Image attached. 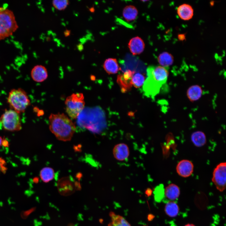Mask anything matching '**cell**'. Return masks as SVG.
Segmentation results:
<instances>
[{
	"mask_svg": "<svg viewBox=\"0 0 226 226\" xmlns=\"http://www.w3.org/2000/svg\"><path fill=\"white\" fill-rule=\"evenodd\" d=\"M51 131L58 140H70L76 130L73 121L64 113L51 114L49 117Z\"/></svg>",
	"mask_w": 226,
	"mask_h": 226,
	"instance_id": "1",
	"label": "cell"
},
{
	"mask_svg": "<svg viewBox=\"0 0 226 226\" xmlns=\"http://www.w3.org/2000/svg\"><path fill=\"white\" fill-rule=\"evenodd\" d=\"M18 28L13 11L5 7H0V40L12 35Z\"/></svg>",
	"mask_w": 226,
	"mask_h": 226,
	"instance_id": "2",
	"label": "cell"
},
{
	"mask_svg": "<svg viewBox=\"0 0 226 226\" xmlns=\"http://www.w3.org/2000/svg\"><path fill=\"white\" fill-rule=\"evenodd\" d=\"M8 103L11 109L20 113L24 112L30 102L26 91L21 88L13 89L9 93Z\"/></svg>",
	"mask_w": 226,
	"mask_h": 226,
	"instance_id": "3",
	"label": "cell"
},
{
	"mask_svg": "<svg viewBox=\"0 0 226 226\" xmlns=\"http://www.w3.org/2000/svg\"><path fill=\"white\" fill-rule=\"evenodd\" d=\"M66 111L73 119L77 118L84 108L85 102L82 93H73L67 97L65 102Z\"/></svg>",
	"mask_w": 226,
	"mask_h": 226,
	"instance_id": "4",
	"label": "cell"
},
{
	"mask_svg": "<svg viewBox=\"0 0 226 226\" xmlns=\"http://www.w3.org/2000/svg\"><path fill=\"white\" fill-rule=\"evenodd\" d=\"M0 122L7 131H17L22 128L20 113L11 109L5 110L0 118Z\"/></svg>",
	"mask_w": 226,
	"mask_h": 226,
	"instance_id": "5",
	"label": "cell"
},
{
	"mask_svg": "<svg viewBox=\"0 0 226 226\" xmlns=\"http://www.w3.org/2000/svg\"><path fill=\"white\" fill-rule=\"evenodd\" d=\"M147 72V78L143 87V91L146 96L153 99L159 93L163 85L153 76L148 67Z\"/></svg>",
	"mask_w": 226,
	"mask_h": 226,
	"instance_id": "6",
	"label": "cell"
},
{
	"mask_svg": "<svg viewBox=\"0 0 226 226\" xmlns=\"http://www.w3.org/2000/svg\"><path fill=\"white\" fill-rule=\"evenodd\" d=\"M212 181L216 188L223 192L226 186V163L221 162L217 165L213 173Z\"/></svg>",
	"mask_w": 226,
	"mask_h": 226,
	"instance_id": "7",
	"label": "cell"
},
{
	"mask_svg": "<svg viewBox=\"0 0 226 226\" xmlns=\"http://www.w3.org/2000/svg\"><path fill=\"white\" fill-rule=\"evenodd\" d=\"M73 181L69 177H66L61 179L58 181L57 188L61 194L64 196L70 195L74 192L76 188H78L77 184Z\"/></svg>",
	"mask_w": 226,
	"mask_h": 226,
	"instance_id": "8",
	"label": "cell"
},
{
	"mask_svg": "<svg viewBox=\"0 0 226 226\" xmlns=\"http://www.w3.org/2000/svg\"><path fill=\"white\" fill-rule=\"evenodd\" d=\"M176 169L179 175L184 178H186L190 176L193 173L194 165L189 160L183 159L177 164Z\"/></svg>",
	"mask_w": 226,
	"mask_h": 226,
	"instance_id": "9",
	"label": "cell"
},
{
	"mask_svg": "<svg viewBox=\"0 0 226 226\" xmlns=\"http://www.w3.org/2000/svg\"><path fill=\"white\" fill-rule=\"evenodd\" d=\"M135 73L134 71L129 70L126 71L123 74L118 76L117 81L123 92H125L130 89L132 85V78Z\"/></svg>",
	"mask_w": 226,
	"mask_h": 226,
	"instance_id": "10",
	"label": "cell"
},
{
	"mask_svg": "<svg viewBox=\"0 0 226 226\" xmlns=\"http://www.w3.org/2000/svg\"><path fill=\"white\" fill-rule=\"evenodd\" d=\"M148 67L154 76L162 85L166 83L168 76V67L153 66Z\"/></svg>",
	"mask_w": 226,
	"mask_h": 226,
	"instance_id": "11",
	"label": "cell"
},
{
	"mask_svg": "<svg viewBox=\"0 0 226 226\" xmlns=\"http://www.w3.org/2000/svg\"><path fill=\"white\" fill-rule=\"evenodd\" d=\"M129 150L128 146L124 143L116 145L113 150V155L117 160L122 161L127 159L129 155Z\"/></svg>",
	"mask_w": 226,
	"mask_h": 226,
	"instance_id": "12",
	"label": "cell"
},
{
	"mask_svg": "<svg viewBox=\"0 0 226 226\" xmlns=\"http://www.w3.org/2000/svg\"><path fill=\"white\" fill-rule=\"evenodd\" d=\"M32 79L37 82H42L48 77V72L46 67L42 65L35 66L31 71Z\"/></svg>",
	"mask_w": 226,
	"mask_h": 226,
	"instance_id": "13",
	"label": "cell"
},
{
	"mask_svg": "<svg viewBox=\"0 0 226 226\" xmlns=\"http://www.w3.org/2000/svg\"><path fill=\"white\" fill-rule=\"evenodd\" d=\"M131 52L133 55L139 54L143 51L145 44L143 40L137 36L132 38L128 44Z\"/></svg>",
	"mask_w": 226,
	"mask_h": 226,
	"instance_id": "14",
	"label": "cell"
},
{
	"mask_svg": "<svg viewBox=\"0 0 226 226\" xmlns=\"http://www.w3.org/2000/svg\"><path fill=\"white\" fill-rule=\"evenodd\" d=\"M177 13L179 17L184 20L191 19L193 15V10L191 5L184 4L179 6Z\"/></svg>",
	"mask_w": 226,
	"mask_h": 226,
	"instance_id": "15",
	"label": "cell"
},
{
	"mask_svg": "<svg viewBox=\"0 0 226 226\" xmlns=\"http://www.w3.org/2000/svg\"><path fill=\"white\" fill-rule=\"evenodd\" d=\"M103 67L106 72L109 74L117 73L120 70L116 59L115 58H109L104 62Z\"/></svg>",
	"mask_w": 226,
	"mask_h": 226,
	"instance_id": "16",
	"label": "cell"
},
{
	"mask_svg": "<svg viewBox=\"0 0 226 226\" xmlns=\"http://www.w3.org/2000/svg\"><path fill=\"white\" fill-rule=\"evenodd\" d=\"M164 195L168 199L174 200L179 196L180 193L179 187L174 184H171L167 186L164 189Z\"/></svg>",
	"mask_w": 226,
	"mask_h": 226,
	"instance_id": "17",
	"label": "cell"
},
{
	"mask_svg": "<svg viewBox=\"0 0 226 226\" xmlns=\"http://www.w3.org/2000/svg\"><path fill=\"white\" fill-rule=\"evenodd\" d=\"M109 216L111 221L108 226H131L124 217L115 214L113 212L110 213Z\"/></svg>",
	"mask_w": 226,
	"mask_h": 226,
	"instance_id": "18",
	"label": "cell"
},
{
	"mask_svg": "<svg viewBox=\"0 0 226 226\" xmlns=\"http://www.w3.org/2000/svg\"><path fill=\"white\" fill-rule=\"evenodd\" d=\"M191 139L194 145L198 147L205 145L207 141L205 134L201 131H197L193 133L191 136Z\"/></svg>",
	"mask_w": 226,
	"mask_h": 226,
	"instance_id": "19",
	"label": "cell"
},
{
	"mask_svg": "<svg viewBox=\"0 0 226 226\" xmlns=\"http://www.w3.org/2000/svg\"><path fill=\"white\" fill-rule=\"evenodd\" d=\"M202 93L201 87L198 85H195L188 89L187 95L190 100L193 101L198 100L201 97Z\"/></svg>",
	"mask_w": 226,
	"mask_h": 226,
	"instance_id": "20",
	"label": "cell"
},
{
	"mask_svg": "<svg viewBox=\"0 0 226 226\" xmlns=\"http://www.w3.org/2000/svg\"><path fill=\"white\" fill-rule=\"evenodd\" d=\"M137 9L132 5L126 6L124 8L123 11V16L128 21H131L135 20L137 18Z\"/></svg>",
	"mask_w": 226,
	"mask_h": 226,
	"instance_id": "21",
	"label": "cell"
},
{
	"mask_svg": "<svg viewBox=\"0 0 226 226\" xmlns=\"http://www.w3.org/2000/svg\"><path fill=\"white\" fill-rule=\"evenodd\" d=\"M164 211L166 214L171 217H174L177 215L179 211L178 204L173 201L169 202L165 205Z\"/></svg>",
	"mask_w": 226,
	"mask_h": 226,
	"instance_id": "22",
	"label": "cell"
},
{
	"mask_svg": "<svg viewBox=\"0 0 226 226\" xmlns=\"http://www.w3.org/2000/svg\"><path fill=\"white\" fill-rule=\"evenodd\" d=\"M40 176L42 180L46 183L51 180L54 176V170L51 168L46 167L40 171Z\"/></svg>",
	"mask_w": 226,
	"mask_h": 226,
	"instance_id": "23",
	"label": "cell"
},
{
	"mask_svg": "<svg viewBox=\"0 0 226 226\" xmlns=\"http://www.w3.org/2000/svg\"><path fill=\"white\" fill-rule=\"evenodd\" d=\"M158 62L161 66L168 67L172 63L173 59L172 56L167 52L161 54L158 57Z\"/></svg>",
	"mask_w": 226,
	"mask_h": 226,
	"instance_id": "24",
	"label": "cell"
},
{
	"mask_svg": "<svg viewBox=\"0 0 226 226\" xmlns=\"http://www.w3.org/2000/svg\"><path fill=\"white\" fill-rule=\"evenodd\" d=\"M145 77L142 74L137 73L134 74L132 78V84L136 88L140 87L143 83Z\"/></svg>",
	"mask_w": 226,
	"mask_h": 226,
	"instance_id": "25",
	"label": "cell"
},
{
	"mask_svg": "<svg viewBox=\"0 0 226 226\" xmlns=\"http://www.w3.org/2000/svg\"><path fill=\"white\" fill-rule=\"evenodd\" d=\"M54 7L59 10H64L69 3L68 0H54L52 1Z\"/></svg>",
	"mask_w": 226,
	"mask_h": 226,
	"instance_id": "26",
	"label": "cell"
},
{
	"mask_svg": "<svg viewBox=\"0 0 226 226\" xmlns=\"http://www.w3.org/2000/svg\"><path fill=\"white\" fill-rule=\"evenodd\" d=\"M164 189L162 185H160L155 188L154 191V199L157 202H159L163 199L164 195Z\"/></svg>",
	"mask_w": 226,
	"mask_h": 226,
	"instance_id": "27",
	"label": "cell"
},
{
	"mask_svg": "<svg viewBox=\"0 0 226 226\" xmlns=\"http://www.w3.org/2000/svg\"><path fill=\"white\" fill-rule=\"evenodd\" d=\"M5 161L2 158H0V173L1 172L5 173L7 169L5 167Z\"/></svg>",
	"mask_w": 226,
	"mask_h": 226,
	"instance_id": "28",
	"label": "cell"
},
{
	"mask_svg": "<svg viewBox=\"0 0 226 226\" xmlns=\"http://www.w3.org/2000/svg\"><path fill=\"white\" fill-rule=\"evenodd\" d=\"M145 193L148 196H150L152 193V191L150 188H148L146 190Z\"/></svg>",
	"mask_w": 226,
	"mask_h": 226,
	"instance_id": "29",
	"label": "cell"
},
{
	"mask_svg": "<svg viewBox=\"0 0 226 226\" xmlns=\"http://www.w3.org/2000/svg\"><path fill=\"white\" fill-rule=\"evenodd\" d=\"M155 216L152 214H149L148 216V219L149 221H151L153 220Z\"/></svg>",
	"mask_w": 226,
	"mask_h": 226,
	"instance_id": "30",
	"label": "cell"
},
{
	"mask_svg": "<svg viewBox=\"0 0 226 226\" xmlns=\"http://www.w3.org/2000/svg\"><path fill=\"white\" fill-rule=\"evenodd\" d=\"M64 34L66 37L70 35V31L68 30H66L64 31Z\"/></svg>",
	"mask_w": 226,
	"mask_h": 226,
	"instance_id": "31",
	"label": "cell"
},
{
	"mask_svg": "<svg viewBox=\"0 0 226 226\" xmlns=\"http://www.w3.org/2000/svg\"><path fill=\"white\" fill-rule=\"evenodd\" d=\"M4 139V138L3 139L2 137L0 136V147L2 145H3Z\"/></svg>",
	"mask_w": 226,
	"mask_h": 226,
	"instance_id": "32",
	"label": "cell"
},
{
	"mask_svg": "<svg viewBox=\"0 0 226 226\" xmlns=\"http://www.w3.org/2000/svg\"><path fill=\"white\" fill-rule=\"evenodd\" d=\"M184 226H196L195 225L191 223H188L185 225Z\"/></svg>",
	"mask_w": 226,
	"mask_h": 226,
	"instance_id": "33",
	"label": "cell"
},
{
	"mask_svg": "<svg viewBox=\"0 0 226 226\" xmlns=\"http://www.w3.org/2000/svg\"><path fill=\"white\" fill-rule=\"evenodd\" d=\"M89 10L91 12H93L94 9V8H90Z\"/></svg>",
	"mask_w": 226,
	"mask_h": 226,
	"instance_id": "34",
	"label": "cell"
}]
</instances>
